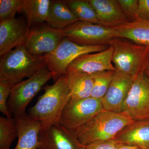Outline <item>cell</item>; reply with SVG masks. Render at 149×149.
Wrapping results in <instances>:
<instances>
[{
  "label": "cell",
  "instance_id": "cell-28",
  "mask_svg": "<svg viewBox=\"0 0 149 149\" xmlns=\"http://www.w3.org/2000/svg\"><path fill=\"white\" fill-rule=\"evenodd\" d=\"M119 143L114 139L95 142L85 146V149H116Z\"/></svg>",
  "mask_w": 149,
  "mask_h": 149
},
{
  "label": "cell",
  "instance_id": "cell-3",
  "mask_svg": "<svg viewBox=\"0 0 149 149\" xmlns=\"http://www.w3.org/2000/svg\"><path fill=\"white\" fill-rule=\"evenodd\" d=\"M46 66L41 56L32 55L22 45L1 57L0 80L14 85Z\"/></svg>",
  "mask_w": 149,
  "mask_h": 149
},
{
  "label": "cell",
  "instance_id": "cell-12",
  "mask_svg": "<svg viewBox=\"0 0 149 149\" xmlns=\"http://www.w3.org/2000/svg\"><path fill=\"white\" fill-rule=\"evenodd\" d=\"M113 49L111 46L102 52L84 54L77 57L68 67V72L90 74L102 71L115 70L113 64Z\"/></svg>",
  "mask_w": 149,
  "mask_h": 149
},
{
  "label": "cell",
  "instance_id": "cell-13",
  "mask_svg": "<svg viewBox=\"0 0 149 149\" xmlns=\"http://www.w3.org/2000/svg\"><path fill=\"white\" fill-rule=\"evenodd\" d=\"M135 78L116 70L109 88L101 99L104 109L121 112Z\"/></svg>",
  "mask_w": 149,
  "mask_h": 149
},
{
  "label": "cell",
  "instance_id": "cell-8",
  "mask_svg": "<svg viewBox=\"0 0 149 149\" xmlns=\"http://www.w3.org/2000/svg\"><path fill=\"white\" fill-rule=\"evenodd\" d=\"M61 32L63 37L83 46L109 45V42L116 38L111 27L80 21Z\"/></svg>",
  "mask_w": 149,
  "mask_h": 149
},
{
  "label": "cell",
  "instance_id": "cell-31",
  "mask_svg": "<svg viewBox=\"0 0 149 149\" xmlns=\"http://www.w3.org/2000/svg\"><path fill=\"white\" fill-rule=\"evenodd\" d=\"M145 72L149 77V58L148 63H147L146 68V70H145Z\"/></svg>",
  "mask_w": 149,
  "mask_h": 149
},
{
  "label": "cell",
  "instance_id": "cell-25",
  "mask_svg": "<svg viewBox=\"0 0 149 149\" xmlns=\"http://www.w3.org/2000/svg\"><path fill=\"white\" fill-rule=\"evenodd\" d=\"M23 0H1L0 22L15 18L17 13L21 11Z\"/></svg>",
  "mask_w": 149,
  "mask_h": 149
},
{
  "label": "cell",
  "instance_id": "cell-21",
  "mask_svg": "<svg viewBox=\"0 0 149 149\" xmlns=\"http://www.w3.org/2000/svg\"><path fill=\"white\" fill-rule=\"evenodd\" d=\"M66 76L71 99L82 100L91 97L94 85L93 74L68 72Z\"/></svg>",
  "mask_w": 149,
  "mask_h": 149
},
{
  "label": "cell",
  "instance_id": "cell-16",
  "mask_svg": "<svg viewBox=\"0 0 149 149\" xmlns=\"http://www.w3.org/2000/svg\"><path fill=\"white\" fill-rule=\"evenodd\" d=\"M114 140L141 149H149V120L134 121L120 131Z\"/></svg>",
  "mask_w": 149,
  "mask_h": 149
},
{
  "label": "cell",
  "instance_id": "cell-27",
  "mask_svg": "<svg viewBox=\"0 0 149 149\" xmlns=\"http://www.w3.org/2000/svg\"><path fill=\"white\" fill-rule=\"evenodd\" d=\"M123 11L130 22L138 19L139 0H117Z\"/></svg>",
  "mask_w": 149,
  "mask_h": 149
},
{
  "label": "cell",
  "instance_id": "cell-22",
  "mask_svg": "<svg viewBox=\"0 0 149 149\" xmlns=\"http://www.w3.org/2000/svg\"><path fill=\"white\" fill-rule=\"evenodd\" d=\"M66 1L79 21L100 24L95 12L89 0H68Z\"/></svg>",
  "mask_w": 149,
  "mask_h": 149
},
{
  "label": "cell",
  "instance_id": "cell-17",
  "mask_svg": "<svg viewBox=\"0 0 149 149\" xmlns=\"http://www.w3.org/2000/svg\"><path fill=\"white\" fill-rule=\"evenodd\" d=\"M18 127V141L14 149H37L41 123L30 118L27 114L15 118Z\"/></svg>",
  "mask_w": 149,
  "mask_h": 149
},
{
  "label": "cell",
  "instance_id": "cell-23",
  "mask_svg": "<svg viewBox=\"0 0 149 149\" xmlns=\"http://www.w3.org/2000/svg\"><path fill=\"white\" fill-rule=\"evenodd\" d=\"M16 120L14 118L0 117V149H10L15 139L18 137Z\"/></svg>",
  "mask_w": 149,
  "mask_h": 149
},
{
  "label": "cell",
  "instance_id": "cell-18",
  "mask_svg": "<svg viewBox=\"0 0 149 149\" xmlns=\"http://www.w3.org/2000/svg\"><path fill=\"white\" fill-rule=\"evenodd\" d=\"M111 27L116 38L128 39L138 45L149 47V20L138 18Z\"/></svg>",
  "mask_w": 149,
  "mask_h": 149
},
{
  "label": "cell",
  "instance_id": "cell-1",
  "mask_svg": "<svg viewBox=\"0 0 149 149\" xmlns=\"http://www.w3.org/2000/svg\"><path fill=\"white\" fill-rule=\"evenodd\" d=\"M43 89L45 93L30 108L27 115L40 122L42 128L60 125L63 111L71 98L66 75L60 77L53 85Z\"/></svg>",
  "mask_w": 149,
  "mask_h": 149
},
{
  "label": "cell",
  "instance_id": "cell-26",
  "mask_svg": "<svg viewBox=\"0 0 149 149\" xmlns=\"http://www.w3.org/2000/svg\"><path fill=\"white\" fill-rule=\"evenodd\" d=\"M13 86L6 80H0V111L6 117H12L8 107V99L10 96Z\"/></svg>",
  "mask_w": 149,
  "mask_h": 149
},
{
  "label": "cell",
  "instance_id": "cell-29",
  "mask_svg": "<svg viewBox=\"0 0 149 149\" xmlns=\"http://www.w3.org/2000/svg\"><path fill=\"white\" fill-rule=\"evenodd\" d=\"M137 16L140 19L149 20V0H139Z\"/></svg>",
  "mask_w": 149,
  "mask_h": 149
},
{
  "label": "cell",
  "instance_id": "cell-24",
  "mask_svg": "<svg viewBox=\"0 0 149 149\" xmlns=\"http://www.w3.org/2000/svg\"><path fill=\"white\" fill-rule=\"evenodd\" d=\"M115 71L107 70L93 74L94 85L91 97L101 100L103 97L111 83Z\"/></svg>",
  "mask_w": 149,
  "mask_h": 149
},
{
  "label": "cell",
  "instance_id": "cell-11",
  "mask_svg": "<svg viewBox=\"0 0 149 149\" xmlns=\"http://www.w3.org/2000/svg\"><path fill=\"white\" fill-rule=\"evenodd\" d=\"M37 149H85L75 133L60 125L42 128Z\"/></svg>",
  "mask_w": 149,
  "mask_h": 149
},
{
  "label": "cell",
  "instance_id": "cell-5",
  "mask_svg": "<svg viewBox=\"0 0 149 149\" xmlns=\"http://www.w3.org/2000/svg\"><path fill=\"white\" fill-rule=\"evenodd\" d=\"M109 47L107 45H80L63 37L54 50L42 56L41 58L56 82L63 75H66L68 67L77 57L84 54L102 52Z\"/></svg>",
  "mask_w": 149,
  "mask_h": 149
},
{
  "label": "cell",
  "instance_id": "cell-2",
  "mask_svg": "<svg viewBox=\"0 0 149 149\" xmlns=\"http://www.w3.org/2000/svg\"><path fill=\"white\" fill-rule=\"evenodd\" d=\"M122 112L103 110L75 132L82 146L113 140L125 127L134 122Z\"/></svg>",
  "mask_w": 149,
  "mask_h": 149
},
{
  "label": "cell",
  "instance_id": "cell-9",
  "mask_svg": "<svg viewBox=\"0 0 149 149\" xmlns=\"http://www.w3.org/2000/svg\"><path fill=\"white\" fill-rule=\"evenodd\" d=\"M121 112L133 121L149 120V77L145 72L135 77Z\"/></svg>",
  "mask_w": 149,
  "mask_h": 149
},
{
  "label": "cell",
  "instance_id": "cell-20",
  "mask_svg": "<svg viewBox=\"0 0 149 149\" xmlns=\"http://www.w3.org/2000/svg\"><path fill=\"white\" fill-rule=\"evenodd\" d=\"M52 1L23 0L21 11L29 29L44 24L47 18Z\"/></svg>",
  "mask_w": 149,
  "mask_h": 149
},
{
  "label": "cell",
  "instance_id": "cell-6",
  "mask_svg": "<svg viewBox=\"0 0 149 149\" xmlns=\"http://www.w3.org/2000/svg\"><path fill=\"white\" fill-rule=\"evenodd\" d=\"M52 78V74L46 66L27 80L14 85L8 102V111L12 116L16 118L27 114L28 105Z\"/></svg>",
  "mask_w": 149,
  "mask_h": 149
},
{
  "label": "cell",
  "instance_id": "cell-19",
  "mask_svg": "<svg viewBox=\"0 0 149 149\" xmlns=\"http://www.w3.org/2000/svg\"><path fill=\"white\" fill-rule=\"evenodd\" d=\"M79 21L70 10L66 1H52L46 23L54 29L63 30Z\"/></svg>",
  "mask_w": 149,
  "mask_h": 149
},
{
  "label": "cell",
  "instance_id": "cell-30",
  "mask_svg": "<svg viewBox=\"0 0 149 149\" xmlns=\"http://www.w3.org/2000/svg\"><path fill=\"white\" fill-rule=\"evenodd\" d=\"M116 149H141L139 147L133 145H129L124 143H119L118 146Z\"/></svg>",
  "mask_w": 149,
  "mask_h": 149
},
{
  "label": "cell",
  "instance_id": "cell-4",
  "mask_svg": "<svg viewBox=\"0 0 149 149\" xmlns=\"http://www.w3.org/2000/svg\"><path fill=\"white\" fill-rule=\"evenodd\" d=\"M113 49L112 63L118 71L135 78L144 72L149 58V47L115 38L109 44Z\"/></svg>",
  "mask_w": 149,
  "mask_h": 149
},
{
  "label": "cell",
  "instance_id": "cell-10",
  "mask_svg": "<svg viewBox=\"0 0 149 149\" xmlns=\"http://www.w3.org/2000/svg\"><path fill=\"white\" fill-rule=\"evenodd\" d=\"M63 38L60 30L44 23L29 29L24 45L32 55L40 57L54 50Z\"/></svg>",
  "mask_w": 149,
  "mask_h": 149
},
{
  "label": "cell",
  "instance_id": "cell-15",
  "mask_svg": "<svg viewBox=\"0 0 149 149\" xmlns=\"http://www.w3.org/2000/svg\"><path fill=\"white\" fill-rule=\"evenodd\" d=\"M100 24L113 27L130 22L117 0H89Z\"/></svg>",
  "mask_w": 149,
  "mask_h": 149
},
{
  "label": "cell",
  "instance_id": "cell-14",
  "mask_svg": "<svg viewBox=\"0 0 149 149\" xmlns=\"http://www.w3.org/2000/svg\"><path fill=\"white\" fill-rule=\"evenodd\" d=\"M29 32L27 21L22 17H15L0 22V56L24 45Z\"/></svg>",
  "mask_w": 149,
  "mask_h": 149
},
{
  "label": "cell",
  "instance_id": "cell-7",
  "mask_svg": "<svg viewBox=\"0 0 149 149\" xmlns=\"http://www.w3.org/2000/svg\"><path fill=\"white\" fill-rule=\"evenodd\" d=\"M103 110L101 99H70L62 113L60 124L75 133Z\"/></svg>",
  "mask_w": 149,
  "mask_h": 149
}]
</instances>
